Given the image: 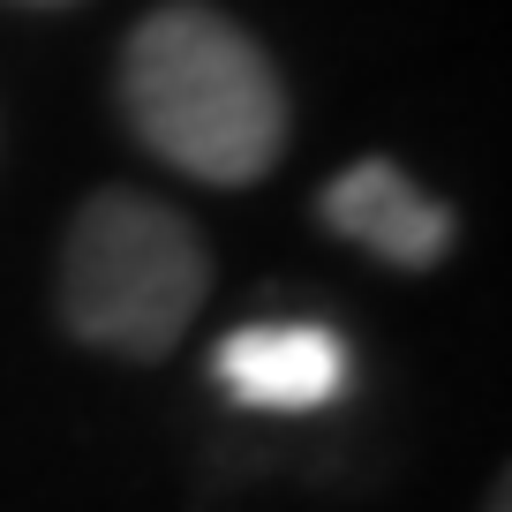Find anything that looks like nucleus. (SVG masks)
I'll return each mask as SVG.
<instances>
[{
  "mask_svg": "<svg viewBox=\"0 0 512 512\" xmlns=\"http://www.w3.org/2000/svg\"><path fill=\"white\" fill-rule=\"evenodd\" d=\"M121 113L151 159L204 189H249L287 151V83L272 53L204 0H166L128 31Z\"/></svg>",
  "mask_w": 512,
  "mask_h": 512,
  "instance_id": "f257e3e1",
  "label": "nucleus"
},
{
  "mask_svg": "<svg viewBox=\"0 0 512 512\" xmlns=\"http://www.w3.org/2000/svg\"><path fill=\"white\" fill-rule=\"evenodd\" d=\"M211 294L204 234L144 189H98L61 241V324L98 354L159 362Z\"/></svg>",
  "mask_w": 512,
  "mask_h": 512,
  "instance_id": "f03ea898",
  "label": "nucleus"
},
{
  "mask_svg": "<svg viewBox=\"0 0 512 512\" xmlns=\"http://www.w3.org/2000/svg\"><path fill=\"white\" fill-rule=\"evenodd\" d=\"M211 377L256 415H317V407L347 400L354 347L324 317H264L211 347Z\"/></svg>",
  "mask_w": 512,
  "mask_h": 512,
  "instance_id": "7ed1b4c3",
  "label": "nucleus"
},
{
  "mask_svg": "<svg viewBox=\"0 0 512 512\" xmlns=\"http://www.w3.org/2000/svg\"><path fill=\"white\" fill-rule=\"evenodd\" d=\"M317 219L332 226L339 241L369 249L377 264H392V272H430V264L452 256V241H460V219L392 159L339 166V174L324 181V196H317Z\"/></svg>",
  "mask_w": 512,
  "mask_h": 512,
  "instance_id": "20e7f679",
  "label": "nucleus"
},
{
  "mask_svg": "<svg viewBox=\"0 0 512 512\" xmlns=\"http://www.w3.org/2000/svg\"><path fill=\"white\" fill-rule=\"evenodd\" d=\"M482 512H512V482H497V490H490V505H482Z\"/></svg>",
  "mask_w": 512,
  "mask_h": 512,
  "instance_id": "39448f33",
  "label": "nucleus"
},
{
  "mask_svg": "<svg viewBox=\"0 0 512 512\" xmlns=\"http://www.w3.org/2000/svg\"><path fill=\"white\" fill-rule=\"evenodd\" d=\"M23 8H68V0H23Z\"/></svg>",
  "mask_w": 512,
  "mask_h": 512,
  "instance_id": "423d86ee",
  "label": "nucleus"
}]
</instances>
